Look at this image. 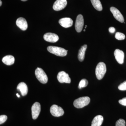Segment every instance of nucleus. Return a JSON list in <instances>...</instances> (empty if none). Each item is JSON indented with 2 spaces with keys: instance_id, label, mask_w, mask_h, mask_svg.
<instances>
[{
  "instance_id": "17",
  "label": "nucleus",
  "mask_w": 126,
  "mask_h": 126,
  "mask_svg": "<svg viewBox=\"0 0 126 126\" xmlns=\"http://www.w3.org/2000/svg\"><path fill=\"white\" fill-rule=\"evenodd\" d=\"M87 45H84L82 46L79 49L78 54V58L79 61L82 62L84 60L85 57V52L87 49Z\"/></svg>"
},
{
  "instance_id": "28",
  "label": "nucleus",
  "mask_w": 126,
  "mask_h": 126,
  "mask_svg": "<svg viewBox=\"0 0 126 126\" xmlns=\"http://www.w3.org/2000/svg\"><path fill=\"white\" fill-rule=\"evenodd\" d=\"M16 96H17V97H20V95H19V94H16Z\"/></svg>"
},
{
  "instance_id": "9",
  "label": "nucleus",
  "mask_w": 126,
  "mask_h": 126,
  "mask_svg": "<svg viewBox=\"0 0 126 126\" xmlns=\"http://www.w3.org/2000/svg\"><path fill=\"white\" fill-rule=\"evenodd\" d=\"M84 25L83 16L81 15H79L77 16L75 24V28L76 31L78 33L81 32Z\"/></svg>"
},
{
  "instance_id": "18",
  "label": "nucleus",
  "mask_w": 126,
  "mask_h": 126,
  "mask_svg": "<svg viewBox=\"0 0 126 126\" xmlns=\"http://www.w3.org/2000/svg\"><path fill=\"white\" fill-rule=\"evenodd\" d=\"M2 62L6 65H10L14 64L15 59L14 56L11 55H8L4 56L2 58Z\"/></svg>"
},
{
  "instance_id": "6",
  "label": "nucleus",
  "mask_w": 126,
  "mask_h": 126,
  "mask_svg": "<svg viewBox=\"0 0 126 126\" xmlns=\"http://www.w3.org/2000/svg\"><path fill=\"white\" fill-rule=\"evenodd\" d=\"M57 79L59 82L61 83H70L71 82V79L69 75L64 71L59 72L57 75Z\"/></svg>"
},
{
  "instance_id": "7",
  "label": "nucleus",
  "mask_w": 126,
  "mask_h": 126,
  "mask_svg": "<svg viewBox=\"0 0 126 126\" xmlns=\"http://www.w3.org/2000/svg\"><path fill=\"white\" fill-rule=\"evenodd\" d=\"M32 118L36 119L39 116L41 111L40 104L38 102H36L32 107Z\"/></svg>"
},
{
  "instance_id": "3",
  "label": "nucleus",
  "mask_w": 126,
  "mask_h": 126,
  "mask_svg": "<svg viewBox=\"0 0 126 126\" xmlns=\"http://www.w3.org/2000/svg\"><path fill=\"white\" fill-rule=\"evenodd\" d=\"M90 99L88 97H83L75 99L74 102V106L77 108H82L87 106L90 103Z\"/></svg>"
},
{
  "instance_id": "13",
  "label": "nucleus",
  "mask_w": 126,
  "mask_h": 126,
  "mask_svg": "<svg viewBox=\"0 0 126 126\" xmlns=\"http://www.w3.org/2000/svg\"><path fill=\"white\" fill-rule=\"evenodd\" d=\"M114 54L118 63L120 64L124 63V54L123 51L119 49H116L115 50Z\"/></svg>"
},
{
  "instance_id": "15",
  "label": "nucleus",
  "mask_w": 126,
  "mask_h": 126,
  "mask_svg": "<svg viewBox=\"0 0 126 126\" xmlns=\"http://www.w3.org/2000/svg\"><path fill=\"white\" fill-rule=\"evenodd\" d=\"M17 90L20 92L23 96H25L28 93V88L27 85L23 82H21L18 84L17 87Z\"/></svg>"
},
{
  "instance_id": "29",
  "label": "nucleus",
  "mask_w": 126,
  "mask_h": 126,
  "mask_svg": "<svg viewBox=\"0 0 126 126\" xmlns=\"http://www.w3.org/2000/svg\"><path fill=\"white\" fill-rule=\"evenodd\" d=\"M21 0L22 1H25L27 0Z\"/></svg>"
},
{
  "instance_id": "16",
  "label": "nucleus",
  "mask_w": 126,
  "mask_h": 126,
  "mask_svg": "<svg viewBox=\"0 0 126 126\" xmlns=\"http://www.w3.org/2000/svg\"><path fill=\"white\" fill-rule=\"evenodd\" d=\"M103 121V117L101 115H97L93 119L91 126H101Z\"/></svg>"
},
{
  "instance_id": "10",
  "label": "nucleus",
  "mask_w": 126,
  "mask_h": 126,
  "mask_svg": "<svg viewBox=\"0 0 126 126\" xmlns=\"http://www.w3.org/2000/svg\"><path fill=\"white\" fill-rule=\"evenodd\" d=\"M110 10L113 15L114 18L117 20L122 23L124 22V19L123 16L118 9L115 7H112L110 8Z\"/></svg>"
},
{
  "instance_id": "5",
  "label": "nucleus",
  "mask_w": 126,
  "mask_h": 126,
  "mask_svg": "<svg viewBox=\"0 0 126 126\" xmlns=\"http://www.w3.org/2000/svg\"><path fill=\"white\" fill-rule=\"evenodd\" d=\"M50 111L52 116L56 117L61 116L64 114V111L63 109L55 104L51 106Z\"/></svg>"
},
{
  "instance_id": "11",
  "label": "nucleus",
  "mask_w": 126,
  "mask_h": 126,
  "mask_svg": "<svg viewBox=\"0 0 126 126\" xmlns=\"http://www.w3.org/2000/svg\"><path fill=\"white\" fill-rule=\"evenodd\" d=\"M44 39L47 42L54 43H56L58 41L59 37L56 34L52 33H47L45 34L44 35Z\"/></svg>"
},
{
  "instance_id": "21",
  "label": "nucleus",
  "mask_w": 126,
  "mask_h": 126,
  "mask_svg": "<svg viewBox=\"0 0 126 126\" xmlns=\"http://www.w3.org/2000/svg\"><path fill=\"white\" fill-rule=\"evenodd\" d=\"M115 37L118 40H123L126 38V36L124 34L120 32H117L115 34Z\"/></svg>"
},
{
  "instance_id": "2",
  "label": "nucleus",
  "mask_w": 126,
  "mask_h": 126,
  "mask_svg": "<svg viewBox=\"0 0 126 126\" xmlns=\"http://www.w3.org/2000/svg\"><path fill=\"white\" fill-rule=\"evenodd\" d=\"M107 71L106 64L103 62H100L97 65L95 70L97 78L99 80L103 78Z\"/></svg>"
},
{
  "instance_id": "23",
  "label": "nucleus",
  "mask_w": 126,
  "mask_h": 126,
  "mask_svg": "<svg viewBox=\"0 0 126 126\" xmlns=\"http://www.w3.org/2000/svg\"><path fill=\"white\" fill-rule=\"evenodd\" d=\"M118 88L120 90H126V81H125L122 83L121 84L118 86Z\"/></svg>"
},
{
  "instance_id": "4",
  "label": "nucleus",
  "mask_w": 126,
  "mask_h": 126,
  "mask_svg": "<svg viewBox=\"0 0 126 126\" xmlns=\"http://www.w3.org/2000/svg\"><path fill=\"white\" fill-rule=\"evenodd\" d=\"M35 76L40 82L43 84L47 83L48 81V78L47 75L42 68H37L35 70Z\"/></svg>"
},
{
  "instance_id": "30",
  "label": "nucleus",
  "mask_w": 126,
  "mask_h": 126,
  "mask_svg": "<svg viewBox=\"0 0 126 126\" xmlns=\"http://www.w3.org/2000/svg\"><path fill=\"white\" fill-rule=\"evenodd\" d=\"M84 31L85 32V29H84Z\"/></svg>"
},
{
  "instance_id": "25",
  "label": "nucleus",
  "mask_w": 126,
  "mask_h": 126,
  "mask_svg": "<svg viewBox=\"0 0 126 126\" xmlns=\"http://www.w3.org/2000/svg\"><path fill=\"white\" fill-rule=\"evenodd\" d=\"M119 104L123 105V106H126V97L122 99L119 100Z\"/></svg>"
},
{
  "instance_id": "14",
  "label": "nucleus",
  "mask_w": 126,
  "mask_h": 126,
  "mask_svg": "<svg viewBox=\"0 0 126 126\" xmlns=\"http://www.w3.org/2000/svg\"><path fill=\"white\" fill-rule=\"evenodd\" d=\"M16 25L22 30L25 31L27 29L28 24L25 18L22 17L18 18L16 21Z\"/></svg>"
},
{
  "instance_id": "8",
  "label": "nucleus",
  "mask_w": 126,
  "mask_h": 126,
  "mask_svg": "<svg viewBox=\"0 0 126 126\" xmlns=\"http://www.w3.org/2000/svg\"><path fill=\"white\" fill-rule=\"evenodd\" d=\"M67 5V0H56L53 5V9L56 11H59L64 9Z\"/></svg>"
},
{
  "instance_id": "20",
  "label": "nucleus",
  "mask_w": 126,
  "mask_h": 126,
  "mask_svg": "<svg viewBox=\"0 0 126 126\" xmlns=\"http://www.w3.org/2000/svg\"><path fill=\"white\" fill-rule=\"evenodd\" d=\"M88 82L86 79H83L79 82V83L78 88L79 89H81L82 88L88 86Z\"/></svg>"
},
{
  "instance_id": "12",
  "label": "nucleus",
  "mask_w": 126,
  "mask_h": 126,
  "mask_svg": "<svg viewBox=\"0 0 126 126\" xmlns=\"http://www.w3.org/2000/svg\"><path fill=\"white\" fill-rule=\"evenodd\" d=\"M59 23L63 27L67 28L72 26L73 21L70 18H64L60 19Z\"/></svg>"
},
{
  "instance_id": "22",
  "label": "nucleus",
  "mask_w": 126,
  "mask_h": 126,
  "mask_svg": "<svg viewBox=\"0 0 126 126\" xmlns=\"http://www.w3.org/2000/svg\"><path fill=\"white\" fill-rule=\"evenodd\" d=\"M126 122L122 119H120L116 122L115 126H126Z\"/></svg>"
},
{
  "instance_id": "26",
  "label": "nucleus",
  "mask_w": 126,
  "mask_h": 126,
  "mask_svg": "<svg viewBox=\"0 0 126 126\" xmlns=\"http://www.w3.org/2000/svg\"><path fill=\"white\" fill-rule=\"evenodd\" d=\"M109 31L110 33H114L115 32V29L114 27H110L109 29Z\"/></svg>"
},
{
  "instance_id": "19",
  "label": "nucleus",
  "mask_w": 126,
  "mask_h": 126,
  "mask_svg": "<svg viewBox=\"0 0 126 126\" xmlns=\"http://www.w3.org/2000/svg\"><path fill=\"white\" fill-rule=\"evenodd\" d=\"M94 9L98 11H101L103 9L101 3L99 0H90Z\"/></svg>"
},
{
  "instance_id": "24",
  "label": "nucleus",
  "mask_w": 126,
  "mask_h": 126,
  "mask_svg": "<svg viewBox=\"0 0 126 126\" xmlns=\"http://www.w3.org/2000/svg\"><path fill=\"white\" fill-rule=\"evenodd\" d=\"M7 117L6 115H0V124H3L7 120Z\"/></svg>"
},
{
  "instance_id": "1",
  "label": "nucleus",
  "mask_w": 126,
  "mask_h": 126,
  "mask_svg": "<svg viewBox=\"0 0 126 126\" xmlns=\"http://www.w3.org/2000/svg\"><path fill=\"white\" fill-rule=\"evenodd\" d=\"M47 50L50 53L59 56H65L67 54L68 50L61 47L56 46H49L47 48Z\"/></svg>"
},
{
  "instance_id": "27",
  "label": "nucleus",
  "mask_w": 126,
  "mask_h": 126,
  "mask_svg": "<svg viewBox=\"0 0 126 126\" xmlns=\"http://www.w3.org/2000/svg\"><path fill=\"white\" fill-rule=\"evenodd\" d=\"M2 1H1L0 0V6H1V5H2Z\"/></svg>"
}]
</instances>
